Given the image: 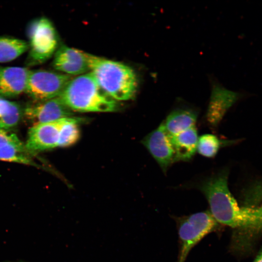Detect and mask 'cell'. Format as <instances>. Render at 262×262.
<instances>
[{
	"label": "cell",
	"instance_id": "obj_1",
	"mask_svg": "<svg viewBox=\"0 0 262 262\" xmlns=\"http://www.w3.org/2000/svg\"><path fill=\"white\" fill-rule=\"evenodd\" d=\"M196 187L205 196L210 213L219 224L236 229L262 228V206H239L228 188L226 171L212 176Z\"/></svg>",
	"mask_w": 262,
	"mask_h": 262
},
{
	"label": "cell",
	"instance_id": "obj_2",
	"mask_svg": "<svg viewBox=\"0 0 262 262\" xmlns=\"http://www.w3.org/2000/svg\"><path fill=\"white\" fill-rule=\"evenodd\" d=\"M90 70L99 85L111 98L117 100L132 98L138 82L133 70L120 62L89 54Z\"/></svg>",
	"mask_w": 262,
	"mask_h": 262
},
{
	"label": "cell",
	"instance_id": "obj_3",
	"mask_svg": "<svg viewBox=\"0 0 262 262\" xmlns=\"http://www.w3.org/2000/svg\"><path fill=\"white\" fill-rule=\"evenodd\" d=\"M72 110L79 112H110L117 104L100 87L91 72L72 79L60 96Z\"/></svg>",
	"mask_w": 262,
	"mask_h": 262
},
{
	"label": "cell",
	"instance_id": "obj_4",
	"mask_svg": "<svg viewBox=\"0 0 262 262\" xmlns=\"http://www.w3.org/2000/svg\"><path fill=\"white\" fill-rule=\"evenodd\" d=\"M174 217L179 242L177 262H185L193 247L205 236L220 228V224L208 210Z\"/></svg>",
	"mask_w": 262,
	"mask_h": 262
},
{
	"label": "cell",
	"instance_id": "obj_5",
	"mask_svg": "<svg viewBox=\"0 0 262 262\" xmlns=\"http://www.w3.org/2000/svg\"><path fill=\"white\" fill-rule=\"evenodd\" d=\"M28 55L26 64L43 63L54 54L58 44V36L51 22L45 17L32 20L28 25Z\"/></svg>",
	"mask_w": 262,
	"mask_h": 262
},
{
	"label": "cell",
	"instance_id": "obj_6",
	"mask_svg": "<svg viewBox=\"0 0 262 262\" xmlns=\"http://www.w3.org/2000/svg\"><path fill=\"white\" fill-rule=\"evenodd\" d=\"M72 79L71 76L53 71L30 70L25 93L36 101L59 97Z\"/></svg>",
	"mask_w": 262,
	"mask_h": 262
},
{
	"label": "cell",
	"instance_id": "obj_7",
	"mask_svg": "<svg viewBox=\"0 0 262 262\" xmlns=\"http://www.w3.org/2000/svg\"><path fill=\"white\" fill-rule=\"evenodd\" d=\"M65 118L33 125L29 130L25 144L32 154L58 147L60 131Z\"/></svg>",
	"mask_w": 262,
	"mask_h": 262
},
{
	"label": "cell",
	"instance_id": "obj_8",
	"mask_svg": "<svg viewBox=\"0 0 262 262\" xmlns=\"http://www.w3.org/2000/svg\"><path fill=\"white\" fill-rule=\"evenodd\" d=\"M143 144L159 164L164 172L175 162V153L171 136L164 122L146 136Z\"/></svg>",
	"mask_w": 262,
	"mask_h": 262
},
{
	"label": "cell",
	"instance_id": "obj_9",
	"mask_svg": "<svg viewBox=\"0 0 262 262\" xmlns=\"http://www.w3.org/2000/svg\"><path fill=\"white\" fill-rule=\"evenodd\" d=\"M71 111L59 96L28 105L23 114L35 125L70 117Z\"/></svg>",
	"mask_w": 262,
	"mask_h": 262
},
{
	"label": "cell",
	"instance_id": "obj_10",
	"mask_svg": "<svg viewBox=\"0 0 262 262\" xmlns=\"http://www.w3.org/2000/svg\"><path fill=\"white\" fill-rule=\"evenodd\" d=\"M53 67L66 75H79L90 70L89 54L62 45L56 50L52 62Z\"/></svg>",
	"mask_w": 262,
	"mask_h": 262
},
{
	"label": "cell",
	"instance_id": "obj_11",
	"mask_svg": "<svg viewBox=\"0 0 262 262\" xmlns=\"http://www.w3.org/2000/svg\"><path fill=\"white\" fill-rule=\"evenodd\" d=\"M29 72L26 67L0 66V97H14L25 92Z\"/></svg>",
	"mask_w": 262,
	"mask_h": 262
},
{
	"label": "cell",
	"instance_id": "obj_12",
	"mask_svg": "<svg viewBox=\"0 0 262 262\" xmlns=\"http://www.w3.org/2000/svg\"><path fill=\"white\" fill-rule=\"evenodd\" d=\"M238 98L239 94L237 92L218 84H213L208 111L209 120L218 122Z\"/></svg>",
	"mask_w": 262,
	"mask_h": 262
},
{
	"label": "cell",
	"instance_id": "obj_13",
	"mask_svg": "<svg viewBox=\"0 0 262 262\" xmlns=\"http://www.w3.org/2000/svg\"><path fill=\"white\" fill-rule=\"evenodd\" d=\"M171 136L175 153V162L190 160L197 150L198 138L195 126Z\"/></svg>",
	"mask_w": 262,
	"mask_h": 262
},
{
	"label": "cell",
	"instance_id": "obj_14",
	"mask_svg": "<svg viewBox=\"0 0 262 262\" xmlns=\"http://www.w3.org/2000/svg\"><path fill=\"white\" fill-rule=\"evenodd\" d=\"M197 114L188 109H177L172 111L164 122L170 135L183 131L195 126Z\"/></svg>",
	"mask_w": 262,
	"mask_h": 262
},
{
	"label": "cell",
	"instance_id": "obj_15",
	"mask_svg": "<svg viewBox=\"0 0 262 262\" xmlns=\"http://www.w3.org/2000/svg\"><path fill=\"white\" fill-rule=\"evenodd\" d=\"M26 41L11 36H0V63L11 61L28 50Z\"/></svg>",
	"mask_w": 262,
	"mask_h": 262
},
{
	"label": "cell",
	"instance_id": "obj_16",
	"mask_svg": "<svg viewBox=\"0 0 262 262\" xmlns=\"http://www.w3.org/2000/svg\"><path fill=\"white\" fill-rule=\"evenodd\" d=\"M22 110L15 102L0 97V129L8 131L15 127L22 116Z\"/></svg>",
	"mask_w": 262,
	"mask_h": 262
},
{
	"label": "cell",
	"instance_id": "obj_17",
	"mask_svg": "<svg viewBox=\"0 0 262 262\" xmlns=\"http://www.w3.org/2000/svg\"><path fill=\"white\" fill-rule=\"evenodd\" d=\"M80 120L81 119L72 117L65 118L60 131L59 147H69L78 141L80 136L79 127Z\"/></svg>",
	"mask_w": 262,
	"mask_h": 262
},
{
	"label": "cell",
	"instance_id": "obj_18",
	"mask_svg": "<svg viewBox=\"0 0 262 262\" xmlns=\"http://www.w3.org/2000/svg\"><path fill=\"white\" fill-rule=\"evenodd\" d=\"M221 142L218 138L211 134L201 135L198 139L197 150L206 157H213L218 152Z\"/></svg>",
	"mask_w": 262,
	"mask_h": 262
},
{
	"label": "cell",
	"instance_id": "obj_19",
	"mask_svg": "<svg viewBox=\"0 0 262 262\" xmlns=\"http://www.w3.org/2000/svg\"><path fill=\"white\" fill-rule=\"evenodd\" d=\"M0 160L26 165H37L29 154L12 147L0 148Z\"/></svg>",
	"mask_w": 262,
	"mask_h": 262
},
{
	"label": "cell",
	"instance_id": "obj_20",
	"mask_svg": "<svg viewBox=\"0 0 262 262\" xmlns=\"http://www.w3.org/2000/svg\"><path fill=\"white\" fill-rule=\"evenodd\" d=\"M14 147L29 155L32 154L27 149L25 144L15 134L0 129V147Z\"/></svg>",
	"mask_w": 262,
	"mask_h": 262
},
{
	"label": "cell",
	"instance_id": "obj_21",
	"mask_svg": "<svg viewBox=\"0 0 262 262\" xmlns=\"http://www.w3.org/2000/svg\"><path fill=\"white\" fill-rule=\"evenodd\" d=\"M253 262H262V249L258 254L257 257Z\"/></svg>",
	"mask_w": 262,
	"mask_h": 262
}]
</instances>
